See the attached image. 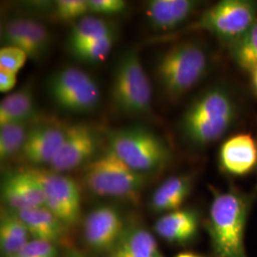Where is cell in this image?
I'll list each match as a JSON object with an SVG mask.
<instances>
[{
	"label": "cell",
	"mask_w": 257,
	"mask_h": 257,
	"mask_svg": "<svg viewBox=\"0 0 257 257\" xmlns=\"http://www.w3.org/2000/svg\"><path fill=\"white\" fill-rule=\"evenodd\" d=\"M238 109L230 91L213 86L198 94L184 111L180 128L194 147H206L220 140L237 119Z\"/></svg>",
	"instance_id": "6da1fadb"
},
{
	"label": "cell",
	"mask_w": 257,
	"mask_h": 257,
	"mask_svg": "<svg viewBox=\"0 0 257 257\" xmlns=\"http://www.w3.org/2000/svg\"><path fill=\"white\" fill-rule=\"evenodd\" d=\"M209 66V55L202 45L188 40L172 45L159 55L154 74L160 92L175 101L202 80Z\"/></svg>",
	"instance_id": "7a4b0ae2"
},
{
	"label": "cell",
	"mask_w": 257,
	"mask_h": 257,
	"mask_svg": "<svg viewBox=\"0 0 257 257\" xmlns=\"http://www.w3.org/2000/svg\"><path fill=\"white\" fill-rule=\"evenodd\" d=\"M249 199L238 191L216 192L208 221L211 244L216 257H247L244 232Z\"/></svg>",
	"instance_id": "3957f363"
},
{
	"label": "cell",
	"mask_w": 257,
	"mask_h": 257,
	"mask_svg": "<svg viewBox=\"0 0 257 257\" xmlns=\"http://www.w3.org/2000/svg\"><path fill=\"white\" fill-rule=\"evenodd\" d=\"M110 96L123 114L141 116L152 111V83L136 49L124 52L115 63Z\"/></svg>",
	"instance_id": "277c9868"
},
{
	"label": "cell",
	"mask_w": 257,
	"mask_h": 257,
	"mask_svg": "<svg viewBox=\"0 0 257 257\" xmlns=\"http://www.w3.org/2000/svg\"><path fill=\"white\" fill-rule=\"evenodd\" d=\"M108 149L131 169L141 174L165 167L172 157L170 148L165 142L143 127L110 131Z\"/></svg>",
	"instance_id": "5b68a950"
},
{
	"label": "cell",
	"mask_w": 257,
	"mask_h": 257,
	"mask_svg": "<svg viewBox=\"0 0 257 257\" xmlns=\"http://www.w3.org/2000/svg\"><path fill=\"white\" fill-rule=\"evenodd\" d=\"M83 179L96 195L135 198L145 185L146 175L131 169L107 148L103 155L87 163Z\"/></svg>",
	"instance_id": "8992f818"
},
{
	"label": "cell",
	"mask_w": 257,
	"mask_h": 257,
	"mask_svg": "<svg viewBox=\"0 0 257 257\" xmlns=\"http://www.w3.org/2000/svg\"><path fill=\"white\" fill-rule=\"evenodd\" d=\"M47 91L59 109L71 113H90L100 103L98 84L77 67L67 66L57 70L47 80Z\"/></svg>",
	"instance_id": "52a82bcc"
},
{
	"label": "cell",
	"mask_w": 257,
	"mask_h": 257,
	"mask_svg": "<svg viewBox=\"0 0 257 257\" xmlns=\"http://www.w3.org/2000/svg\"><path fill=\"white\" fill-rule=\"evenodd\" d=\"M257 20V1L222 0L205 10L191 30L211 33L222 43L230 47Z\"/></svg>",
	"instance_id": "ba28073f"
},
{
	"label": "cell",
	"mask_w": 257,
	"mask_h": 257,
	"mask_svg": "<svg viewBox=\"0 0 257 257\" xmlns=\"http://www.w3.org/2000/svg\"><path fill=\"white\" fill-rule=\"evenodd\" d=\"M43 190L45 207L66 226L78 220L81 211V195L78 185L69 176L40 168L25 169Z\"/></svg>",
	"instance_id": "9c48e42d"
},
{
	"label": "cell",
	"mask_w": 257,
	"mask_h": 257,
	"mask_svg": "<svg viewBox=\"0 0 257 257\" xmlns=\"http://www.w3.org/2000/svg\"><path fill=\"white\" fill-rule=\"evenodd\" d=\"M1 41L4 47L22 50L33 61H40L46 56L52 43L48 28L36 19L15 18L2 28Z\"/></svg>",
	"instance_id": "30bf717a"
},
{
	"label": "cell",
	"mask_w": 257,
	"mask_h": 257,
	"mask_svg": "<svg viewBox=\"0 0 257 257\" xmlns=\"http://www.w3.org/2000/svg\"><path fill=\"white\" fill-rule=\"evenodd\" d=\"M98 136L90 125L76 123L68 126L64 140L50 163L51 169L60 174L89 163L98 148Z\"/></svg>",
	"instance_id": "8fae6325"
},
{
	"label": "cell",
	"mask_w": 257,
	"mask_h": 257,
	"mask_svg": "<svg viewBox=\"0 0 257 257\" xmlns=\"http://www.w3.org/2000/svg\"><path fill=\"white\" fill-rule=\"evenodd\" d=\"M67 127L56 121L32 125L21 151L22 155L34 165H50L64 140Z\"/></svg>",
	"instance_id": "7c38bea8"
},
{
	"label": "cell",
	"mask_w": 257,
	"mask_h": 257,
	"mask_svg": "<svg viewBox=\"0 0 257 257\" xmlns=\"http://www.w3.org/2000/svg\"><path fill=\"white\" fill-rule=\"evenodd\" d=\"M123 233L124 226L119 212L110 206L94 209L85 219V239L95 250H110Z\"/></svg>",
	"instance_id": "4fadbf2b"
},
{
	"label": "cell",
	"mask_w": 257,
	"mask_h": 257,
	"mask_svg": "<svg viewBox=\"0 0 257 257\" xmlns=\"http://www.w3.org/2000/svg\"><path fill=\"white\" fill-rule=\"evenodd\" d=\"M1 195L13 211L29 210L45 206V195L37 180L25 170L13 173L3 181Z\"/></svg>",
	"instance_id": "5bb4252c"
},
{
	"label": "cell",
	"mask_w": 257,
	"mask_h": 257,
	"mask_svg": "<svg viewBox=\"0 0 257 257\" xmlns=\"http://www.w3.org/2000/svg\"><path fill=\"white\" fill-rule=\"evenodd\" d=\"M218 158L225 173L247 175L257 168V141L249 134L233 136L222 144Z\"/></svg>",
	"instance_id": "9a60e30c"
},
{
	"label": "cell",
	"mask_w": 257,
	"mask_h": 257,
	"mask_svg": "<svg viewBox=\"0 0 257 257\" xmlns=\"http://www.w3.org/2000/svg\"><path fill=\"white\" fill-rule=\"evenodd\" d=\"M194 0H151L145 14L151 28L156 32H169L181 26L199 7Z\"/></svg>",
	"instance_id": "2e32d148"
},
{
	"label": "cell",
	"mask_w": 257,
	"mask_h": 257,
	"mask_svg": "<svg viewBox=\"0 0 257 257\" xmlns=\"http://www.w3.org/2000/svg\"><path fill=\"white\" fill-rule=\"evenodd\" d=\"M198 229V215L193 210L171 211L156 221V233L172 243H184L193 238Z\"/></svg>",
	"instance_id": "e0dca14e"
},
{
	"label": "cell",
	"mask_w": 257,
	"mask_h": 257,
	"mask_svg": "<svg viewBox=\"0 0 257 257\" xmlns=\"http://www.w3.org/2000/svg\"><path fill=\"white\" fill-rule=\"evenodd\" d=\"M36 116L35 94L30 85L9 93L0 102V126L9 123H32Z\"/></svg>",
	"instance_id": "ac0fdd59"
},
{
	"label": "cell",
	"mask_w": 257,
	"mask_h": 257,
	"mask_svg": "<svg viewBox=\"0 0 257 257\" xmlns=\"http://www.w3.org/2000/svg\"><path fill=\"white\" fill-rule=\"evenodd\" d=\"M17 212L34 239L55 243L64 234L66 225L45 206Z\"/></svg>",
	"instance_id": "d6986e66"
},
{
	"label": "cell",
	"mask_w": 257,
	"mask_h": 257,
	"mask_svg": "<svg viewBox=\"0 0 257 257\" xmlns=\"http://www.w3.org/2000/svg\"><path fill=\"white\" fill-rule=\"evenodd\" d=\"M192 179L188 175L167 178L153 193L151 206L157 212L177 211L190 194Z\"/></svg>",
	"instance_id": "ffe728a7"
},
{
	"label": "cell",
	"mask_w": 257,
	"mask_h": 257,
	"mask_svg": "<svg viewBox=\"0 0 257 257\" xmlns=\"http://www.w3.org/2000/svg\"><path fill=\"white\" fill-rule=\"evenodd\" d=\"M157 243L148 230L138 228L124 232L116 245L110 250L109 257H154Z\"/></svg>",
	"instance_id": "44dd1931"
},
{
	"label": "cell",
	"mask_w": 257,
	"mask_h": 257,
	"mask_svg": "<svg viewBox=\"0 0 257 257\" xmlns=\"http://www.w3.org/2000/svg\"><path fill=\"white\" fill-rule=\"evenodd\" d=\"M29 231L25 223L13 210L1 211L0 219V246L2 251L14 257L29 242Z\"/></svg>",
	"instance_id": "7402d4cb"
},
{
	"label": "cell",
	"mask_w": 257,
	"mask_h": 257,
	"mask_svg": "<svg viewBox=\"0 0 257 257\" xmlns=\"http://www.w3.org/2000/svg\"><path fill=\"white\" fill-rule=\"evenodd\" d=\"M116 33L115 25L96 16H87L75 21L69 34V48L79 46L89 41Z\"/></svg>",
	"instance_id": "603a6c76"
},
{
	"label": "cell",
	"mask_w": 257,
	"mask_h": 257,
	"mask_svg": "<svg viewBox=\"0 0 257 257\" xmlns=\"http://www.w3.org/2000/svg\"><path fill=\"white\" fill-rule=\"evenodd\" d=\"M228 49L231 60L242 70L251 73L257 67V20Z\"/></svg>",
	"instance_id": "cb8c5ba5"
},
{
	"label": "cell",
	"mask_w": 257,
	"mask_h": 257,
	"mask_svg": "<svg viewBox=\"0 0 257 257\" xmlns=\"http://www.w3.org/2000/svg\"><path fill=\"white\" fill-rule=\"evenodd\" d=\"M32 123H9L0 126V159L7 160L21 152Z\"/></svg>",
	"instance_id": "d4e9b609"
},
{
	"label": "cell",
	"mask_w": 257,
	"mask_h": 257,
	"mask_svg": "<svg viewBox=\"0 0 257 257\" xmlns=\"http://www.w3.org/2000/svg\"><path fill=\"white\" fill-rule=\"evenodd\" d=\"M117 33L97 38L79 46L71 48L70 51L76 59L86 63H97L103 61L113 48Z\"/></svg>",
	"instance_id": "484cf974"
},
{
	"label": "cell",
	"mask_w": 257,
	"mask_h": 257,
	"mask_svg": "<svg viewBox=\"0 0 257 257\" xmlns=\"http://www.w3.org/2000/svg\"><path fill=\"white\" fill-rule=\"evenodd\" d=\"M55 16L64 21L79 20L90 16L88 0H58L55 1Z\"/></svg>",
	"instance_id": "4316f807"
},
{
	"label": "cell",
	"mask_w": 257,
	"mask_h": 257,
	"mask_svg": "<svg viewBox=\"0 0 257 257\" xmlns=\"http://www.w3.org/2000/svg\"><path fill=\"white\" fill-rule=\"evenodd\" d=\"M28 56L16 47H2L0 49V69L18 74L27 61Z\"/></svg>",
	"instance_id": "83f0119b"
},
{
	"label": "cell",
	"mask_w": 257,
	"mask_h": 257,
	"mask_svg": "<svg viewBox=\"0 0 257 257\" xmlns=\"http://www.w3.org/2000/svg\"><path fill=\"white\" fill-rule=\"evenodd\" d=\"M14 257H57L54 243L33 239L27 242Z\"/></svg>",
	"instance_id": "f1b7e54d"
},
{
	"label": "cell",
	"mask_w": 257,
	"mask_h": 257,
	"mask_svg": "<svg viewBox=\"0 0 257 257\" xmlns=\"http://www.w3.org/2000/svg\"><path fill=\"white\" fill-rule=\"evenodd\" d=\"M89 13L92 16H114L124 13L128 3L124 0H88Z\"/></svg>",
	"instance_id": "f546056e"
},
{
	"label": "cell",
	"mask_w": 257,
	"mask_h": 257,
	"mask_svg": "<svg viewBox=\"0 0 257 257\" xmlns=\"http://www.w3.org/2000/svg\"><path fill=\"white\" fill-rule=\"evenodd\" d=\"M17 74L1 70L0 69V91L1 92H8L12 91L18 82Z\"/></svg>",
	"instance_id": "4dcf8cb0"
},
{
	"label": "cell",
	"mask_w": 257,
	"mask_h": 257,
	"mask_svg": "<svg viewBox=\"0 0 257 257\" xmlns=\"http://www.w3.org/2000/svg\"><path fill=\"white\" fill-rule=\"evenodd\" d=\"M251 74V83H252V87L253 90L257 94V67L250 73Z\"/></svg>",
	"instance_id": "1f68e13d"
},
{
	"label": "cell",
	"mask_w": 257,
	"mask_h": 257,
	"mask_svg": "<svg viewBox=\"0 0 257 257\" xmlns=\"http://www.w3.org/2000/svg\"><path fill=\"white\" fill-rule=\"evenodd\" d=\"M176 257H201L196 255V254H193V253H190V252H184V253H180L178 254Z\"/></svg>",
	"instance_id": "d6a6232c"
},
{
	"label": "cell",
	"mask_w": 257,
	"mask_h": 257,
	"mask_svg": "<svg viewBox=\"0 0 257 257\" xmlns=\"http://www.w3.org/2000/svg\"><path fill=\"white\" fill-rule=\"evenodd\" d=\"M71 257H84L83 255H81V254H79V253H74L73 255Z\"/></svg>",
	"instance_id": "836d02e7"
},
{
	"label": "cell",
	"mask_w": 257,
	"mask_h": 257,
	"mask_svg": "<svg viewBox=\"0 0 257 257\" xmlns=\"http://www.w3.org/2000/svg\"><path fill=\"white\" fill-rule=\"evenodd\" d=\"M154 257H162L161 256V255H160V254H159V253H156V255H155V256Z\"/></svg>",
	"instance_id": "e575fe53"
},
{
	"label": "cell",
	"mask_w": 257,
	"mask_h": 257,
	"mask_svg": "<svg viewBox=\"0 0 257 257\" xmlns=\"http://www.w3.org/2000/svg\"><path fill=\"white\" fill-rule=\"evenodd\" d=\"M256 141H257V140H256Z\"/></svg>",
	"instance_id": "d590c367"
}]
</instances>
